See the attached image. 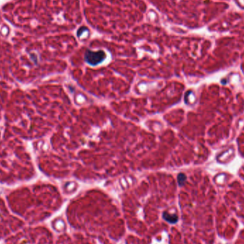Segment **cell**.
<instances>
[{
    "label": "cell",
    "instance_id": "6da1fadb",
    "mask_svg": "<svg viewBox=\"0 0 244 244\" xmlns=\"http://www.w3.org/2000/svg\"><path fill=\"white\" fill-rule=\"evenodd\" d=\"M106 54L103 51H92L87 50L85 53V60L91 65H97L104 60Z\"/></svg>",
    "mask_w": 244,
    "mask_h": 244
},
{
    "label": "cell",
    "instance_id": "7a4b0ae2",
    "mask_svg": "<svg viewBox=\"0 0 244 244\" xmlns=\"http://www.w3.org/2000/svg\"><path fill=\"white\" fill-rule=\"evenodd\" d=\"M178 179H179V183L182 185L183 184V183L185 182V180H186V176H185L184 174H183V173H181V174L179 175Z\"/></svg>",
    "mask_w": 244,
    "mask_h": 244
},
{
    "label": "cell",
    "instance_id": "3957f363",
    "mask_svg": "<svg viewBox=\"0 0 244 244\" xmlns=\"http://www.w3.org/2000/svg\"><path fill=\"white\" fill-rule=\"evenodd\" d=\"M84 31H87V29H86V27H81V29H79L78 30V36H80L81 33L84 32Z\"/></svg>",
    "mask_w": 244,
    "mask_h": 244
}]
</instances>
